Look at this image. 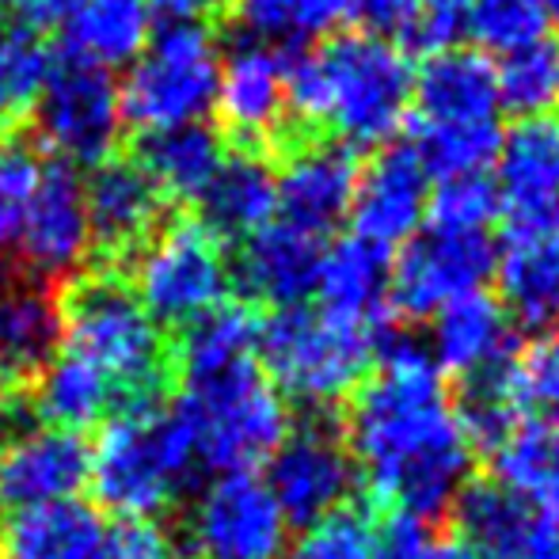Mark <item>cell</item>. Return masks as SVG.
I'll return each mask as SVG.
<instances>
[{"label": "cell", "instance_id": "obj_1", "mask_svg": "<svg viewBox=\"0 0 559 559\" xmlns=\"http://www.w3.org/2000/svg\"><path fill=\"white\" fill-rule=\"evenodd\" d=\"M373 354L381 373L354 392L343 442L377 507L430 522L468 484L472 445L419 335L384 332Z\"/></svg>", "mask_w": 559, "mask_h": 559}, {"label": "cell", "instance_id": "obj_2", "mask_svg": "<svg viewBox=\"0 0 559 559\" xmlns=\"http://www.w3.org/2000/svg\"><path fill=\"white\" fill-rule=\"evenodd\" d=\"M199 472L194 442L176 407L160 400H130L107 415L92 445L88 484L99 507L122 522H153L179 499Z\"/></svg>", "mask_w": 559, "mask_h": 559}, {"label": "cell", "instance_id": "obj_3", "mask_svg": "<svg viewBox=\"0 0 559 559\" xmlns=\"http://www.w3.org/2000/svg\"><path fill=\"white\" fill-rule=\"evenodd\" d=\"M58 309L66 354L99 369L122 404L156 400V389L168 377V338L122 274H84Z\"/></svg>", "mask_w": 559, "mask_h": 559}, {"label": "cell", "instance_id": "obj_4", "mask_svg": "<svg viewBox=\"0 0 559 559\" xmlns=\"http://www.w3.org/2000/svg\"><path fill=\"white\" fill-rule=\"evenodd\" d=\"M171 407L191 435L199 468H214L217 476L271 461L289 435V407L259 358L187 373Z\"/></svg>", "mask_w": 559, "mask_h": 559}, {"label": "cell", "instance_id": "obj_5", "mask_svg": "<svg viewBox=\"0 0 559 559\" xmlns=\"http://www.w3.org/2000/svg\"><path fill=\"white\" fill-rule=\"evenodd\" d=\"M320 126H335L346 148L384 145L412 111L415 69L389 38L346 31L312 50Z\"/></svg>", "mask_w": 559, "mask_h": 559}, {"label": "cell", "instance_id": "obj_6", "mask_svg": "<svg viewBox=\"0 0 559 559\" xmlns=\"http://www.w3.org/2000/svg\"><path fill=\"white\" fill-rule=\"evenodd\" d=\"M373 332L320 309H282L259 332L263 373L305 407H328L361 389L373 361Z\"/></svg>", "mask_w": 559, "mask_h": 559}, {"label": "cell", "instance_id": "obj_7", "mask_svg": "<svg viewBox=\"0 0 559 559\" xmlns=\"http://www.w3.org/2000/svg\"><path fill=\"white\" fill-rule=\"evenodd\" d=\"M217 38L210 23H164L118 88L122 122L141 130L202 122L217 99Z\"/></svg>", "mask_w": 559, "mask_h": 559}, {"label": "cell", "instance_id": "obj_8", "mask_svg": "<svg viewBox=\"0 0 559 559\" xmlns=\"http://www.w3.org/2000/svg\"><path fill=\"white\" fill-rule=\"evenodd\" d=\"M130 263V286L145 312L160 328H179V332L225 305L233 286V266L222 240H214L199 222L160 225Z\"/></svg>", "mask_w": 559, "mask_h": 559}, {"label": "cell", "instance_id": "obj_9", "mask_svg": "<svg viewBox=\"0 0 559 559\" xmlns=\"http://www.w3.org/2000/svg\"><path fill=\"white\" fill-rule=\"evenodd\" d=\"M35 138L50 148L53 160L69 164H104L111 160L122 138V99L111 69H99L84 58L66 53L53 61L43 92L31 104Z\"/></svg>", "mask_w": 559, "mask_h": 559}, {"label": "cell", "instance_id": "obj_10", "mask_svg": "<svg viewBox=\"0 0 559 559\" xmlns=\"http://www.w3.org/2000/svg\"><path fill=\"white\" fill-rule=\"evenodd\" d=\"M495 164L507 243L559 240V115L518 118Z\"/></svg>", "mask_w": 559, "mask_h": 559}, {"label": "cell", "instance_id": "obj_11", "mask_svg": "<svg viewBox=\"0 0 559 559\" xmlns=\"http://www.w3.org/2000/svg\"><path fill=\"white\" fill-rule=\"evenodd\" d=\"M495 266H499V251L487 233L427 228V233H415L392 263L389 301L407 320L438 317L449 301L484 289Z\"/></svg>", "mask_w": 559, "mask_h": 559}, {"label": "cell", "instance_id": "obj_12", "mask_svg": "<svg viewBox=\"0 0 559 559\" xmlns=\"http://www.w3.org/2000/svg\"><path fill=\"white\" fill-rule=\"evenodd\" d=\"M191 537L206 559H286L289 522L255 472H225L202 487Z\"/></svg>", "mask_w": 559, "mask_h": 559}, {"label": "cell", "instance_id": "obj_13", "mask_svg": "<svg viewBox=\"0 0 559 559\" xmlns=\"http://www.w3.org/2000/svg\"><path fill=\"white\" fill-rule=\"evenodd\" d=\"M354 476L358 468L343 435L328 423H305L274 449L266 487L289 525H312L346 507Z\"/></svg>", "mask_w": 559, "mask_h": 559}, {"label": "cell", "instance_id": "obj_14", "mask_svg": "<svg viewBox=\"0 0 559 559\" xmlns=\"http://www.w3.org/2000/svg\"><path fill=\"white\" fill-rule=\"evenodd\" d=\"M225 130L240 145L236 148H263L282 141H301L289 130L286 115V66L282 53L271 43H259L251 35H240L228 50L222 76H217V99ZM286 145V148H289Z\"/></svg>", "mask_w": 559, "mask_h": 559}, {"label": "cell", "instance_id": "obj_15", "mask_svg": "<svg viewBox=\"0 0 559 559\" xmlns=\"http://www.w3.org/2000/svg\"><path fill=\"white\" fill-rule=\"evenodd\" d=\"M358 171L354 148L338 141H294L274 176V214H282V225L324 240L350 217Z\"/></svg>", "mask_w": 559, "mask_h": 559}, {"label": "cell", "instance_id": "obj_16", "mask_svg": "<svg viewBox=\"0 0 559 559\" xmlns=\"http://www.w3.org/2000/svg\"><path fill=\"white\" fill-rule=\"evenodd\" d=\"M88 468L92 445H84L81 435L43 427V423L15 430L0 445V507L15 514V510L81 499Z\"/></svg>", "mask_w": 559, "mask_h": 559}, {"label": "cell", "instance_id": "obj_17", "mask_svg": "<svg viewBox=\"0 0 559 559\" xmlns=\"http://www.w3.org/2000/svg\"><path fill=\"white\" fill-rule=\"evenodd\" d=\"M20 248L35 278H66L76 274L92 251L88 202L84 179L61 160H46L23 217Z\"/></svg>", "mask_w": 559, "mask_h": 559}, {"label": "cell", "instance_id": "obj_18", "mask_svg": "<svg viewBox=\"0 0 559 559\" xmlns=\"http://www.w3.org/2000/svg\"><path fill=\"white\" fill-rule=\"evenodd\" d=\"M430 176L412 145H381V153L358 171L350 202L354 236L389 251L392 243H407L427 217Z\"/></svg>", "mask_w": 559, "mask_h": 559}, {"label": "cell", "instance_id": "obj_19", "mask_svg": "<svg viewBox=\"0 0 559 559\" xmlns=\"http://www.w3.org/2000/svg\"><path fill=\"white\" fill-rule=\"evenodd\" d=\"M84 202H88L92 248L115 263L138 255L148 236L164 225V210H168L160 187L145 176L133 156L96 164L92 179L84 183Z\"/></svg>", "mask_w": 559, "mask_h": 559}, {"label": "cell", "instance_id": "obj_20", "mask_svg": "<svg viewBox=\"0 0 559 559\" xmlns=\"http://www.w3.org/2000/svg\"><path fill=\"white\" fill-rule=\"evenodd\" d=\"M320 263H324V240L271 222L243 240L233 278L251 301L274 305L282 312L297 309L305 297L317 294Z\"/></svg>", "mask_w": 559, "mask_h": 559}, {"label": "cell", "instance_id": "obj_21", "mask_svg": "<svg viewBox=\"0 0 559 559\" xmlns=\"http://www.w3.org/2000/svg\"><path fill=\"white\" fill-rule=\"evenodd\" d=\"M61 343V309L43 278L0 255V373H38Z\"/></svg>", "mask_w": 559, "mask_h": 559}, {"label": "cell", "instance_id": "obj_22", "mask_svg": "<svg viewBox=\"0 0 559 559\" xmlns=\"http://www.w3.org/2000/svg\"><path fill=\"white\" fill-rule=\"evenodd\" d=\"M415 122L430 126H472L495 122L499 115V84L487 53L449 46L442 53H430L415 73L412 88Z\"/></svg>", "mask_w": 559, "mask_h": 559}, {"label": "cell", "instance_id": "obj_23", "mask_svg": "<svg viewBox=\"0 0 559 559\" xmlns=\"http://www.w3.org/2000/svg\"><path fill=\"white\" fill-rule=\"evenodd\" d=\"M430 358H435L438 373L456 377H476L484 369L510 361L514 350V328L510 317L491 294L472 289V294L449 301L435 317V332H430Z\"/></svg>", "mask_w": 559, "mask_h": 559}, {"label": "cell", "instance_id": "obj_24", "mask_svg": "<svg viewBox=\"0 0 559 559\" xmlns=\"http://www.w3.org/2000/svg\"><path fill=\"white\" fill-rule=\"evenodd\" d=\"M199 222L214 240H248L274 217V171L255 148H233L194 199Z\"/></svg>", "mask_w": 559, "mask_h": 559}, {"label": "cell", "instance_id": "obj_25", "mask_svg": "<svg viewBox=\"0 0 559 559\" xmlns=\"http://www.w3.org/2000/svg\"><path fill=\"white\" fill-rule=\"evenodd\" d=\"M389 251L358 240V236H346L335 248H324V263H320L317 278L320 312L377 335L384 305H389Z\"/></svg>", "mask_w": 559, "mask_h": 559}, {"label": "cell", "instance_id": "obj_26", "mask_svg": "<svg viewBox=\"0 0 559 559\" xmlns=\"http://www.w3.org/2000/svg\"><path fill=\"white\" fill-rule=\"evenodd\" d=\"M107 525L84 499L15 510L0 530V559H96Z\"/></svg>", "mask_w": 559, "mask_h": 559}, {"label": "cell", "instance_id": "obj_27", "mask_svg": "<svg viewBox=\"0 0 559 559\" xmlns=\"http://www.w3.org/2000/svg\"><path fill=\"white\" fill-rule=\"evenodd\" d=\"M495 456V484L522 499L537 518L559 525V427L548 419L525 415L499 445Z\"/></svg>", "mask_w": 559, "mask_h": 559}, {"label": "cell", "instance_id": "obj_28", "mask_svg": "<svg viewBox=\"0 0 559 559\" xmlns=\"http://www.w3.org/2000/svg\"><path fill=\"white\" fill-rule=\"evenodd\" d=\"M222 156H225L222 138L206 122L148 130L141 133L138 148H133V160L160 187L164 199H191V202L210 183Z\"/></svg>", "mask_w": 559, "mask_h": 559}, {"label": "cell", "instance_id": "obj_29", "mask_svg": "<svg viewBox=\"0 0 559 559\" xmlns=\"http://www.w3.org/2000/svg\"><path fill=\"white\" fill-rule=\"evenodd\" d=\"M66 46L73 58L99 69L138 61L153 38V12L145 0H84L66 23Z\"/></svg>", "mask_w": 559, "mask_h": 559}, {"label": "cell", "instance_id": "obj_30", "mask_svg": "<svg viewBox=\"0 0 559 559\" xmlns=\"http://www.w3.org/2000/svg\"><path fill=\"white\" fill-rule=\"evenodd\" d=\"M499 286L510 324L545 338L559 332V240L507 243Z\"/></svg>", "mask_w": 559, "mask_h": 559}, {"label": "cell", "instance_id": "obj_31", "mask_svg": "<svg viewBox=\"0 0 559 559\" xmlns=\"http://www.w3.org/2000/svg\"><path fill=\"white\" fill-rule=\"evenodd\" d=\"M115 400L118 396L111 381L99 369H92L88 361L73 358L66 350L38 369L35 412L43 419V427L81 435V430L96 427V423H104L111 415Z\"/></svg>", "mask_w": 559, "mask_h": 559}, {"label": "cell", "instance_id": "obj_32", "mask_svg": "<svg viewBox=\"0 0 559 559\" xmlns=\"http://www.w3.org/2000/svg\"><path fill=\"white\" fill-rule=\"evenodd\" d=\"M453 510L456 525H461V540L476 548L484 559L507 556L537 522V514L495 479H476V484L468 479L464 491L456 495Z\"/></svg>", "mask_w": 559, "mask_h": 559}, {"label": "cell", "instance_id": "obj_33", "mask_svg": "<svg viewBox=\"0 0 559 559\" xmlns=\"http://www.w3.org/2000/svg\"><path fill=\"white\" fill-rule=\"evenodd\" d=\"M522 407H525V392H522V373H518L514 358L468 377V381H464V400H461V407H456V423H461L472 453H476V449L491 453V449L525 419Z\"/></svg>", "mask_w": 559, "mask_h": 559}, {"label": "cell", "instance_id": "obj_34", "mask_svg": "<svg viewBox=\"0 0 559 559\" xmlns=\"http://www.w3.org/2000/svg\"><path fill=\"white\" fill-rule=\"evenodd\" d=\"M259 332H263V320L248 305H217L214 312L183 328L176 350L179 373H206L243 358H259Z\"/></svg>", "mask_w": 559, "mask_h": 559}, {"label": "cell", "instance_id": "obj_35", "mask_svg": "<svg viewBox=\"0 0 559 559\" xmlns=\"http://www.w3.org/2000/svg\"><path fill=\"white\" fill-rule=\"evenodd\" d=\"M495 84H499V107H507L510 115H559V38L540 35L537 43L502 53Z\"/></svg>", "mask_w": 559, "mask_h": 559}, {"label": "cell", "instance_id": "obj_36", "mask_svg": "<svg viewBox=\"0 0 559 559\" xmlns=\"http://www.w3.org/2000/svg\"><path fill=\"white\" fill-rule=\"evenodd\" d=\"M502 145L499 122H472V126H430L412 122V148L423 160L427 176H484L487 164H495Z\"/></svg>", "mask_w": 559, "mask_h": 559}, {"label": "cell", "instance_id": "obj_37", "mask_svg": "<svg viewBox=\"0 0 559 559\" xmlns=\"http://www.w3.org/2000/svg\"><path fill=\"white\" fill-rule=\"evenodd\" d=\"M50 69V43L35 23H0V118H12L35 104Z\"/></svg>", "mask_w": 559, "mask_h": 559}, {"label": "cell", "instance_id": "obj_38", "mask_svg": "<svg viewBox=\"0 0 559 559\" xmlns=\"http://www.w3.org/2000/svg\"><path fill=\"white\" fill-rule=\"evenodd\" d=\"M464 31L476 38L479 50L510 53L548 35V15L540 0H472Z\"/></svg>", "mask_w": 559, "mask_h": 559}, {"label": "cell", "instance_id": "obj_39", "mask_svg": "<svg viewBox=\"0 0 559 559\" xmlns=\"http://www.w3.org/2000/svg\"><path fill=\"white\" fill-rule=\"evenodd\" d=\"M427 217L442 233H487L499 217V187L487 176L442 179L427 199Z\"/></svg>", "mask_w": 559, "mask_h": 559}, {"label": "cell", "instance_id": "obj_40", "mask_svg": "<svg viewBox=\"0 0 559 559\" xmlns=\"http://www.w3.org/2000/svg\"><path fill=\"white\" fill-rule=\"evenodd\" d=\"M289 559H377L373 518L366 510H335L320 522L305 525L301 540L286 552Z\"/></svg>", "mask_w": 559, "mask_h": 559}, {"label": "cell", "instance_id": "obj_41", "mask_svg": "<svg viewBox=\"0 0 559 559\" xmlns=\"http://www.w3.org/2000/svg\"><path fill=\"white\" fill-rule=\"evenodd\" d=\"M38 171H43V164H38V156L27 145L0 148V255L20 243L23 217H27Z\"/></svg>", "mask_w": 559, "mask_h": 559}, {"label": "cell", "instance_id": "obj_42", "mask_svg": "<svg viewBox=\"0 0 559 559\" xmlns=\"http://www.w3.org/2000/svg\"><path fill=\"white\" fill-rule=\"evenodd\" d=\"M472 0H415V20L407 35L400 38V50L415 53H442L464 35Z\"/></svg>", "mask_w": 559, "mask_h": 559}, {"label": "cell", "instance_id": "obj_43", "mask_svg": "<svg viewBox=\"0 0 559 559\" xmlns=\"http://www.w3.org/2000/svg\"><path fill=\"white\" fill-rule=\"evenodd\" d=\"M373 548L377 559H427L435 548L430 522L407 510H373Z\"/></svg>", "mask_w": 559, "mask_h": 559}, {"label": "cell", "instance_id": "obj_44", "mask_svg": "<svg viewBox=\"0 0 559 559\" xmlns=\"http://www.w3.org/2000/svg\"><path fill=\"white\" fill-rule=\"evenodd\" d=\"M96 559H176V540L156 522H118L104 533Z\"/></svg>", "mask_w": 559, "mask_h": 559}, {"label": "cell", "instance_id": "obj_45", "mask_svg": "<svg viewBox=\"0 0 559 559\" xmlns=\"http://www.w3.org/2000/svg\"><path fill=\"white\" fill-rule=\"evenodd\" d=\"M518 373H522V392L525 400L559 419V332L540 338L525 361H518Z\"/></svg>", "mask_w": 559, "mask_h": 559}, {"label": "cell", "instance_id": "obj_46", "mask_svg": "<svg viewBox=\"0 0 559 559\" xmlns=\"http://www.w3.org/2000/svg\"><path fill=\"white\" fill-rule=\"evenodd\" d=\"M297 4L301 0H233L236 20L243 23V35L271 43V38H294Z\"/></svg>", "mask_w": 559, "mask_h": 559}, {"label": "cell", "instance_id": "obj_47", "mask_svg": "<svg viewBox=\"0 0 559 559\" xmlns=\"http://www.w3.org/2000/svg\"><path fill=\"white\" fill-rule=\"evenodd\" d=\"M415 20V0H354V23L366 27V35H392L400 38L407 35Z\"/></svg>", "mask_w": 559, "mask_h": 559}, {"label": "cell", "instance_id": "obj_48", "mask_svg": "<svg viewBox=\"0 0 559 559\" xmlns=\"http://www.w3.org/2000/svg\"><path fill=\"white\" fill-rule=\"evenodd\" d=\"M343 23H354V0H301L294 35H324Z\"/></svg>", "mask_w": 559, "mask_h": 559}, {"label": "cell", "instance_id": "obj_49", "mask_svg": "<svg viewBox=\"0 0 559 559\" xmlns=\"http://www.w3.org/2000/svg\"><path fill=\"white\" fill-rule=\"evenodd\" d=\"M145 4L168 23H206L225 12L228 0H145Z\"/></svg>", "mask_w": 559, "mask_h": 559}, {"label": "cell", "instance_id": "obj_50", "mask_svg": "<svg viewBox=\"0 0 559 559\" xmlns=\"http://www.w3.org/2000/svg\"><path fill=\"white\" fill-rule=\"evenodd\" d=\"M499 559H559V525L537 518V522H533V530Z\"/></svg>", "mask_w": 559, "mask_h": 559}, {"label": "cell", "instance_id": "obj_51", "mask_svg": "<svg viewBox=\"0 0 559 559\" xmlns=\"http://www.w3.org/2000/svg\"><path fill=\"white\" fill-rule=\"evenodd\" d=\"M81 4L84 0H27V12H31V23L43 31L46 23H58L61 27V23H66Z\"/></svg>", "mask_w": 559, "mask_h": 559}, {"label": "cell", "instance_id": "obj_52", "mask_svg": "<svg viewBox=\"0 0 559 559\" xmlns=\"http://www.w3.org/2000/svg\"><path fill=\"white\" fill-rule=\"evenodd\" d=\"M427 559H484L472 545H464L461 537L453 540H435V548H430Z\"/></svg>", "mask_w": 559, "mask_h": 559}, {"label": "cell", "instance_id": "obj_53", "mask_svg": "<svg viewBox=\"0 0 559 559\" xmlns=\"http://www.w3.org/2000/svg\"><path fill=\"white\" fill-rule=\"evenodd\" d=\"M12 404H15V392H12V381H8L4 373H0V423L12 415Z\"/></svg>", "mask_w": 559, "mask_h": 559}, {"label": "cell", "instance_id": "obj_54", "mask_svg": "<svg viewBox=\"0 0 559 559\" xmlns=\"http://www.w3.org/2000/svg\"><path fill=\"white\" fill-rule=\"evenodd\" d=\"M540 8H545L548 23H556V27H559V0H540Z\"/></svg>", "mask_w": 559, "mask_h": 559}, {"label": "cell", "instance_id": "obj_55", "mask_svg": "<svg viewBox=\"0 0 559 559\" xmlns=\"http://www.w3.org/2000/svg\"><path fill=\"white\" fill-rule=\"evenodd\" d=\"M27 8V0H0V15H4V12H12V8Z\"/></svg>", "mask_w": 559, "mask_h": 559}, {"label": "cell", "instance_id": "obj_56", "mask_svg": "<svg viewBox=\"0 0 559 559\" xmlns=\"http://www.w3.org/2000/svg\"><path fill=\"white\" fill-rule=\"evenodd\" d=\"M0 138H4V118H0Z\"/></svg>", "mask_w": 559, "mask_h": 559}, {"label": "cell", "instance_id": "obj_57", "mask_svg": "<svg viewBox=\"0 0 559 559\" xmlns=\"http://www.w3.org/2000/svg\"><path fill=\"white\" fill-rule=\"evenodd\" d=\"M191 559H206V556H191Z\"/></svg>", "mask_w": 559, "mask_h": 559}]
</instances>
